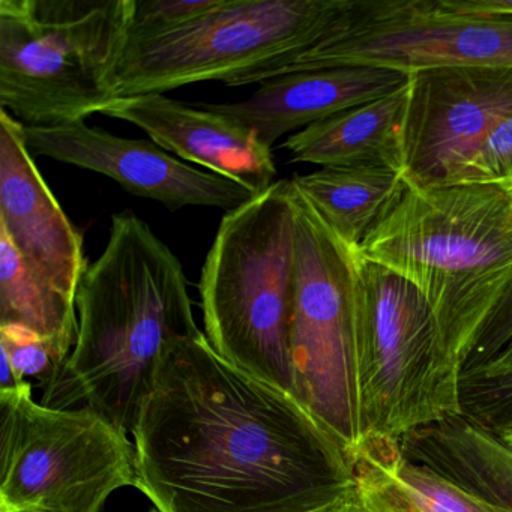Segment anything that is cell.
<instances>
[{
    "label": "cell",
    "instance_id": "cell-22",
    "mask_svg": "<svg viewBox=\"0 0 512 512\" xmlns=\"http://www.w3.org/2000/svg\"><path fill=\"white\" fill-rule=\"evenodd\" d=\"M220 2L221 0H130L127 46L172 34L214 10Z\"/></svg>",
    "mask_w": 512,
    "mask_h": 512
},
{
    "label": "cell",
    "instance_id": "cell-14",
    "mask_svg": "<svg viewBox=\"0 0 512 512\" xmlns=\"http://www.w3.org/2000/svg\"><path fill=\"white\" fill-rule=\"evenodd\" d=\"M103 115L136 125L179 160L241 182L257 194L277 182L272 149L247 125L206 104L188 106L164 95H140L118 98Z\"/></svg>",
    "mask_w": 512,
    "mask_h": 512
},
{
    "label": "cell",
    "instance_id": "cell-2",
    "mask_svg": "<svg viewBox=\"0 0 512 512\" xmlns=\"http://www.w3.org/2000/svg\"><path fill=\"white\" fill-rule=\"evenodd\" d=\"M79 337L40 403L92 407L125 433L157 385L166 356L202 334L184 266L133 212L112 217L109 241L76 295Z\"/></svg>",
    "mask_w": 512,
    "mask_h": 512
},
{
    "label": "cell",
    "instance_id": "cell-9",
    "mask_svg": "<svg viewBox=\"0 0 512 512\" xmlns=\"http://www.w3.org/2000/svg\"><path fill=\"white\" fill-rule=\"evenodd\" d=\"M292 188L295 295L290 353L293 397L353 464L362 442L355 355V257Z\"/></svg>",
    "mask_w": 512,
    "mask_h": 512
},
{
    "label": "cell",
    "instance_id": "cell-17",
    "mask_svg": "<svg viewBox=\"0 0 512 512\" xmlns=\"http://www.w3.org/2000/svg\"><path fill=\"white\" fill-rule=\"evenodd\" d=\"M409 82L394 94L338 113L292 134L284 148L292 163L320 167L389 166L403 172L401 131Z\"/></svg>",
    "mask_w": 512,
    "mask_h": 512
},
{
    "label": "cell",
    "instance_id": "cell-1",
    "mask_svg": "<svg viewBox=\"0 0 512 512\" xmlns=\"http://www.w3.org/2000/svg\"><path fill=\"white\" fill-rule=\"evenodd\" d=\"M133 436L136 487L160 512H308L355 485L301 403L230 364L205 332L166 356Z\"/></svg>",
    "mask_w": 512,
    "mask_h": 512
},
{
    "label": "cell",
    "instance_id": "cell-24",
    "mask_svg": "<svg viewBox=\"0 0 512 512\" xmlns=\"http://www.w3.org/2000/svg\"><path fill=\"white\" fill-rule=\"evenodd\" d=\"M512 340V287L485 323L467 359L464 371L481 367L496 358ZM463 371V373H464Z\"/></svg>",
    "mask_w": 512,
    "mask_h": 512
},
{
    "label": "cell",
    "instance_id": "cell-19",
    "mask_svg": "<svg viewBox=\"0 0 512 512\" xmlns=\"http://www.w3.org/2000/svg\"><path fill=\"white\" fill-rule=\"evenodd\" d=\"M290 182L343 241L358 248L407 185L403 172L389 166L322 167Z\"/></svg>",
    "mask_w": 512,
    "mask_h": 512
},
{
    "label": "cell",
    "instance_id": "cell-7",
    "mask_svg": "<svg viewBox=\"0 0 512 512\" xmlns=\"http://www.w3.org/2000/svg\"><path fill=\"white\" fill-rule=\"evenodd\" d=\"M136 484V448L106 416L37 403L31 382L0 391V512H103Z\"/></svg>",
    "mask_w": 512,
    "mask_h": 512
},
{
    "label": "cell",
    "instance_id": "cell-8",
    "mask_svg": "<svg viewBox=\"0 0 512 512\" xmlns=\"http://www.w3.org/2000/svg\"><path fill=\"white\" fill-rule=\"evenodd\" d=\"M353 0H221L184 28L128 44L115 77L116 100L163 95L200 82L238 80L325 40Z\"/></svg>",
    "mask_w": 512,
    "mask_h": 512
},
{
    "label": "cell",
    "instance_id": "cell-26",
    "mask_svg": "<svg viewBox=\"0 0 512 512\" xmlns=\"http://www.w3.org/2000/svg\"><path fill=\"white\" fill-rule=\"evenodd\" d=\"M512 371V340L496 358L478 368L464 371L461 379H473V377H493Z\"/></svg>",
    "mask_w": 512,
    "mask_h": 512
},
{
    "label": "cell",
    "instance_id": "cell-3",
    "mask_svg": "<svg viewBox=\"0 0 512 512\" xmlns=\"http://www.w3.org/2000/svg\"><path fill=\"white\" fill-rule=\"evenodd\" d=\"M406 182L359 251L421 292L446 358L463 376L482 328L512 287V193L499 185Z\"/></svg>",
    "mask_w": 512,
    "mask_h": 512
},
{
    "label": "cell",
    "instance_id": "cell-20",
    "mask_svg": "<svg viewBox=\"0 0 512 512\" xmlns=\"http://www.w3.org/2000/svg\"><path fill=\"white\" fill-rule=\"evenodd\" d=\"M0 325H22L73 352L79 337L76 301L59 292L20 254L0 227Z\"/></svg>",
    "mask_w": 512,
    "mask_h": 512
},
{
    "label": "cell",
    "instance_id": "cell-18",
    "mask_svg": "<svg viewBox=\"0 0 512 512\" xmlns=\"http://www.w3.org/2000/svg\"><path fill=\"white\" fill-rule=\"evenodd\" d=\"M400 445L410 460L512 511V448L464 413L412 431Z\"/></svg>",
    "mask_w": 512,
    "mask_h": 512
},
{
    "label": "cell",
    "instance_id": "cell-11",
    "mask_svg": "<svg viewBox=\"0 0 512 512\" xmlns=\"http://www.w3.org/2000/svg\"><path fill=\"white\" fill-rule=\"evenodd\" d=\"M512 115V68L443 67L409 76L401 131L406 181L452 185L464 164Z\"/></svg>",
    "mask_w": 512,
    "mask_h": 512
},
{
    "label": "cell",
    "instance_id": "cell-32",
    "mask_svg": "<svg viewBox=\"0 0 512 512\" xmlns=\"http://www.w3.org/2000/svg\"><path fill=\"white\" fill-rule=\"evenodd\" d=\"M511 185H512V182H509L508 185H505V187H502V188H508V187H511Z\"/></svg>",
    "mask_w": 512,
    "mask_h": 512
},
{
    "label": "cell",
    "instance_id": "cell-16",
    "mask_svg": "<svg viewBox=\"0 0 512 512\" xmlns=\"http://www.w3.org/2000/svg\"><path fill=\"white\" fill-rule=\"evenodd\" d=\"M353 469L368 512H512L410 460L389 437H365Z\"/></svg>",
    "mask_w": 512,
    "mask_h": 512
},
{
    "label": "cell",
    "instance_id": "cell-4",
    "mask_svg": "<svg viewBox=\"0 0 512 512\" xmlns=\"http://www.w3.org/2000/svg\"><path fill=\"white\" fill-rule=\"evenodd\" d=\"M199 293L205 335L218 355L293 395L290 179L224 215L202 268Z\"/></svg>",
    "mask_w": 512,
    "mask_h": 512
},
{
    "label": "cell",
    "instance_id": "cell-12",
    "mask_svg": "<svg viewBox=\"0 0 512 512\" xmlns=\"http://www.w3.org/2000/svg\"><path fill=\"white\" fill-rule=\"evenodd\" d=\"M23 140L32 157L100 173L133 196L157 200L172 211L202 206L230 212L259 196L241 182L182 163L154 142L122 139L85 121L56 127L23 125Z\"/></svg>",
    "mask_w": 512,
    "mask_h": 512
},
{
    "label": "cell",
    "instance_id": "cell-27",
    "mask_svg": "<svg viewBox=\"0 0 512 512\" xmlns=\"http://www.w3.org/2000/svg\"><path fill=\"white\" fill-rule=\"evenodd\" d=\"M308 512H368V509L364 505V500H362L355 482V485L343 496Z\"/></svg>",
    "mask_w": 512,
    "mask_h": 512
},
{
    "label": "cell",
    "instance_id": "cell-29",
    "mask_svg": "<svg viewBox=\"0 0 512 512\" xmlns=\"http://www.w3.org/2000/svg\"><path fill=\"white\" fill-rule=\"evenodd\" d=\"M505 391L509 400L512 401V374H509V376L505 379Z\"/></svg>",
    "mask_w": 512,
    "mask_h": 512
},
{
    "label": "cell",
    "instance_id": "cell-23",
    "mask_svg": "<svg viewBox=\"0 0 512 512\" xmlns=\"http://www.w3.org/2000/svg\"><path fill=\"white\" fill-rule=\"evenodd\" d=\"M512 182V115L482 140L452 185H499Z\"/></svg>",
    "mask_w": 512,
    "mask_h": 512
},
{
    "label": "cell",
    "instance_id": "cell-25",
    "mask_svg": "<svg viewBox=\"0 0 512 512\" xmlns=\"http://www.w3.org/2000/svg\"><path fill=\"white\" fill-rule=\"evenodd\" d=\"M452 13L467 16H512V0H442Z\"/></svg>",
    "mask_w": 512,
    "mask_h": 512
},
{
    "label": "cell",
    "instance_id": "cell-30",
    "mask_svg": "<svg viewBox=\"0 0 512 512\" xmlns=\"http://www.w3.org/2000/svg\"><path fill=\"white\" fill-rule=\"evenodd\" d=\"M506 191H509V193H512V185L511 187L505 188Z\"/></svg>",
    "mask_w": 512,
    "mask_h": 512
},
{
    "label": "cell",
    "instance_id": "cell-21",
    "mask_svg": "<svg viewBox=\"0 0 512 512\" xmlns=\"http://www.w3.org/2000/svg\"><path fill=\"white\" fill-rule=\"evenodd\" d=\"M0 353L22 382L47 389L61 373L70 352L22 325H0Z\"/></svg>",
    "mask_w": 512,
    "mask_h": 512
},
{
    "label": "cell",
    "instance_id": "cell-15",
    "mask_svg": "<svg viewBox=\"0 0 512 512\" xmlns=\"http://www.w3.org/2000/svg\"><path fill=\"white\" fill-rule=\"evenodd\" d=\"M407 82V74L386 68H329L275 77L260 83L248 100L206 106L247 125L272 149L286 134L394 94Z\"/></svg>",
    "mask_w": 512,
    "mask_h": 512
},
{
    "label": "cell",
    "instance_id": "cell-28",
    "mask_svg": "<svg viewBox=\"0 0 512 512\" xmlns=\"http://www.w3.org/2000/svg\"><path fill=\"white\" fill-rule=\"evenodd\" d=\"M482 427H484V425H482ZM485 428L490 430L491 433L496 434L509 448H512V412L499 416V418L494 419L490 424L485 425Z\"/></svg>",
    "mask_w": 512,
    "mask_h": 512
},
{
    "label": "cell",
    "instance_id": "cell-13",
    "mask_svg": "<svg viewBox=\"0 0 512 512\" xmlns=\"http://www.w3.org/2000/svg\"><path fill=\"white\" fill-rule=\"evenodd\" d=\"M0 227L29 265L76 301L88 271L83 236L41 176L23 124L0 109Z\"/></svg>",
    "mask_w": 512,
    "mask_h": 512
},
{
    "label": "cell",
    "instance_id": "cell-31",
    "mask_svg": "<svg viewBox=\"0 0 512 512\" xmlns=\"http://www.w3.org/2000/svg\"><path fill=\"white\" fill-rule=\"evenodd\" d=\"M149 512H160V511H158L157 508H152L151 511H149Z\"/></svg>",
    "mask_w": 512,
    "mask_h": 512
},
{
    "label": "cell",
    "instance_id": "cell-10",
    "mask_svg": "<svg viewBox=\"0 0 512 512\" xmlns=\"http://www.w3.org/2000/svg\"><path fill=\"white\" fill-rule=\"evenodd\" d=\"M376 67L398 73L443 67L512 68V16H467L442 0H353L317 46L262 68L233 85L304 71Z\"/></svg>",
    "mask_w": 512,
    "mask_h": 512
},
{
    "label": "cell",
    "instance_id": "cell-5",
    "mask_svg": "<svg viewBox=\"0 0 512 512\" xmlns=\"http://www.w3.org/2000/svg\"><path fill=\"white\" fill-rule=\"evenodd\" d=\"M128 19L130 0H0V109L25 127L103 115Z\"/></svg>",
    "mask_w": 512,
    "mask_h": 512
},
{
    "label": "cell",
    "instance_id": "cell-6",
    "mask_svg": "<svg viewBox=\"0 0 512 512\" xmlns=\"http://www.w3.org/2000/svg\"><path fill=\"white\" fill-rule=\"evenodd\" d=\"M355 355L362 440H400L463 413L461 374L430 305L385 266L355 257Z\"/></svg>",
    "mask_w": 512,
    "mask_h": 512
}]
</instances>
